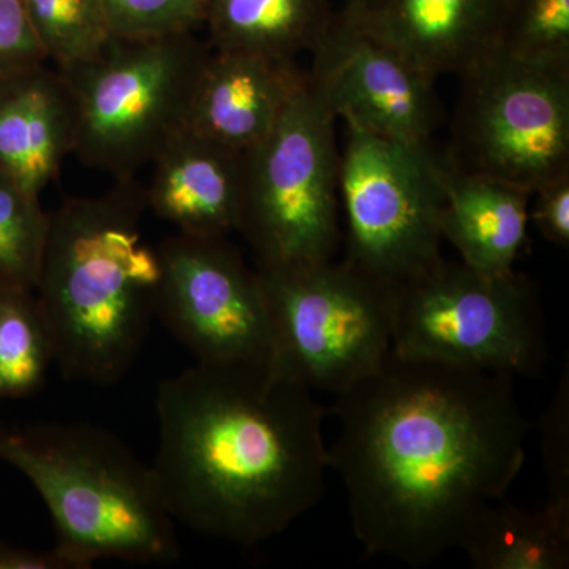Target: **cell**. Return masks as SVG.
<instances>
[{
  "instance_id": "9c48e42d",
  "label": "cell",
  "mask_w": 569,
  "mask_h": 569,
  "mask_svg": "<svg viewBox=\"0 0 569 569\" xmlns=\"http://www.w3.org/2000/svg\"><path fill=\"white\" fill-rule=\"evenodd\" d=\"M445 159L463 173L533 192L569 171V67L493 48L459 74Z\"/></svg>"
},
{
  "instance_id": "3957f363",
  "label": "cell",
  "mask_w": 569,
  "mask_h": 569,
  "mask_svg": "<svg viewBox=\"0 0 569 569\" xmlns=\"http://www.w3.org/2000/svg\"><path fill=\"white\" fill-rule=\"evenodd\" d=\"M146 209L132 179L48 213L33 291L67 380L112 387L144 346L162 280L159 249L142 234Z\"/></svg>"
},
{
  "instance_id": "30bf717a",
  "label": "cell",
  "mask_w": 569,
  "mask_h": 569,
  "mask_svg": "<svg viewBox=\"0 0 569 569\" xmlns=\"http://www.w3.org/2000/svg\"><path fill=\"white\" fill-rule=\"evenodd\" d=\"M346 127L339 176L346 260L396 287L441 258L443 156L432 144H406Z\"/></svg>"
},
{
  "instance_id": "8fae6325",
  "label": "cell",
  "mask_w": 569,
  "mask_h": 569,
  "mask_svg": "<svg viewBox=\"0 0 569 569\" xmlns=\"http://www.w3.org/2000/svg\"><path fill=\"white\" fill-rule=\"evenodd\" d=\"M157 249L162 280L156 317L197 365L269 372L272 329L257 268L228 238L178 233Z\"/></svg>"
},
{
  "instance_id": "484cf974",
  "label": "cell",
  "mask_w": 569,
  "mask_h": 569,
  "mask_svg": "<svg viewBox=\"0 0 569 569\" xmlns=\"http://www.w3.org/2000/svg\"><path fill=\"white\" fill-rule=\"evenodd\" d=\"M50 63L22 0H0V80Z\"/></svg>"
},
{
  "instance_id": "5bb4252c",
  "label": "cell",
  "mask_w": 569,
  "mask_h": 569,
  "mask_svg": "<svg viewBox=\"0 0 569 569\" xmlns=\"http://www.w3.org/2000/svg\"><path fill=\"white\" fill-rule=\"evenodd\" d=\"M306 78L296 61L211 50L186 127L234 151H249L271 132Z\"/></svg>"
},
{
  "instance_id": "52a82bcc",
  "label": "cell",
  "mask_w": 569,
  "mask_h": 569,
  "mask_svg": "<svg viewBox=\"0 0 569 569\" xmlns=\"http://www.w3.org/2000/svg\"><path fill=\"white\" fill-rule=\"evenodd\" d=\"M257 271L271 320V376L337 396L391 355V284L335 258Z\"/></svg>"
},
{
  "instance_id": "d4e9b609",
  "label": "cell",
  "mask_w": 569,
  "mask_h": 569,
  "mask_svg": "<svg viewBox=\"0 0 569 569\" xmlns=\"http://www.w3.org/2000/svg\"><path fill=\"white\" fill-rule=\"evenodd\" d=\"M541 447L548 500L545 507L569 526V376L560 377L556 395L542 415Z\"/></svg>"
},
{
  "instance_id": "cb8c5ba5",
  "label": "cell",
  "mask_w": 569,
  "mask_h": 569,
  "mask_svg": "<svg viewBox=\"0 0 569 569\" xmlns=\"http://www.w3.org/2000/svg\"><path fill=\"white\" fill-rule=\"evenodd\" d=\"M112 36H176L203 28L209 0H102Z\"/></svg>"
},
{
  "instance_id": "44dd1931",
  "label": "cell",
  "mask_w": 569,
  "mask_h": 569,
  "mask_svg": "<svg viewBox=\"0 0 569 569\" xmlns=\"http://www.w3.org/2000/svg\"><path fill=\"white\" fill-rule=\"evenodd\" d=\"M48 61L70 71L92 61L114 39L102 0H22Z\"/></svg>"
},
{
  "instance_id": "ac0fdd59",
  "label": "cell",
  "mask_w": 569,
  "mask_h": 569,
  "mask_svg": "<svg viewBox=\"0 0 569 569\" xmlns=\"http://www.w3.org/2000/svg\"><path fill=\"white\" fill-rule=\"evenodd\" d=\"M336 13L332 0H209L206 43L213 51L296 61L320 47Z\"/></svg>"
},
{
  "instance_id": "277c9868",
  "label": "cell",
  "mask_w": 569,
  "mask_h": 569,
  "mask_svg": "<svg viewBox=\"0 0 569 569\" xmlns=\"http://www.w3.org/2000/svg\"><path fill=\"white\" fill-rule=\"evenodd\" d=\"M0 460L43 498L56 552L71 569L99 560L170 565L179 559L176 522L151 466L102 427L41 422L0 429Z\"/></svg>"
},
{
  "instance_id": "ba28073f",
  "label": "cell",
  "mask_w": 569,
  "mask_h": 569,
  "mask_svg": "<svg viewBox=\"0 0 569 569\" xmlns=\"http://www.w3.org/2000/svg\"><path fill=\"white\" fill-rule=\"evenodd\" d=\"M392 353L440 365L538 377L545 318L526 276L479 274L445 260L395 287Z\"/></svg>"
},
{
  "instance_id": "d6986e66",
  "label": "cell",
  "mask_w": 569,
  "mask_h": 569,
  "mask_svg": "<svg viewBox=\"0 0 569 569\" xmlns=\"http://www.w3.org/2000/svg\"><path fill=\"white\" fill-rule=\"evenodd\" d=\"M458 548L477 569H565L569 526L546 507L531 511L500 498L479 509Z\"/></svg>"
},
{
  "instance_id": "f1b7e54d",
  "label": "cell",
  "mask_w": 569,
  "mask_h": 569,
  "mask_svg": "<svg viewBox=\"0 0 569 569\" xmlns=\"http://www.w3.org/2000/svg\"><path fill=\"white\" fill-rule=\"evenodd\" d=\"M356 0H332V3H337L339 6V9H343V7L351 6V3H355Z\"/></svg>"
},
{
  "instance_id": "7a4b0ae2",
  "label": "cell",
  "mask_w": 569,
  "mask_h": 569,
  "mask_svg": "<svg viewBox=\"0 0 569 569\" xmlns=\"http://www.w3.org/2000/svg\"><path fill=\"white\" fill-rule=\"evenodd\" d=\"M151 463L176 523L252 548L287 530L325 493L326 410L268 370L197 365L156 392Z\"/></svg>"
},
{
  "instance_id": "5b68a950",
  "label": "cell",
  "mask_w": 569,
  "mask_h": 569,
  "mask_svg": "<svg viewBox=\"0 0 569 569\" xmlns=\"http://www.w3.org/2000/svg\"><path fill=\"white\" fill-rule=\"evenodd\" d=\"M337 116L307 71L263 140L244 152L238 233L258 268L331 260L342 242Z\"/></svg>"
},
{
  "instance_id": "6da1fadb",
  "label": "cell",
  "mask_w": 569,
  "mask_h": 569,
  "mask_svg": "<svg viewBox=\"0 0 569 569\" xmlns=\"http://www.w3.org/2000/svg\"><path fill=\"white\" fill-rule=\"evenodd\" d=\"M329 451L369 557L422 568L458 548L526 462L515 377L392 353L336 396Z\"/></svg>"
},
{
  "instance_id": "7402d4cb",
  "label": "cell",
  "mask_w": 569,
  "mask_h": 569,
  "mask_svg": "<svg viewBox=\"0 0 569 569\" xmlns=\"http://www.w3.org/2000/svg\"><path fill=\"white\" fill-rule=\"evenodd\" d=\"M47 231L40 198L0 170V282L36 288Z\"/></svg>"
},
{
  "instance_id": "7c38bea8",
  "label": "cell",
  "mask_w": 569,
  "mask_h": 569,
  "mask_svg": "<svg viewBox=\"0 0 569 569\" xmlns=\"http://www.w3.org/2000/svg\"><path fill=\"white\" fill-rule=\"evenodd\" d=\"M312 56L310 73L346 126L406 144H432L443 119L436 78L358 31L339 11Z\"/></svg>"
},
{
  "instance_id": "2e32d148",
  "label": "cell",
  "mask_w": 569,
  "mask_h": 569,
  "mask_svg": "<svg viewBox=\"0 0 569 569\" xmlns=\"http://www.w3.org/2000/svg\"><path fill=\"white\" fill-rule=\"evenodd\" d=\"M77 107L51 63L0 80V170L40 198L73 156Z\"/></svg>"
},
{
  "instance_id": "603a6c76",
  "label": "cell",
  "mask_w": 569,
  "mask_h": 569,
  "mask_svg": "<svg viewBox=\"0 0 569 569\" xmlns=\"http://www.w3.org/2000/svg\"><path fill=\"white\" fill-rule=\"evenodd\" d=\"M496 48L522 61L569 67V0H508Z\"/></svg>"
},
{
  "instance_id": "e0dca14e",
  "label": "cell",
  "mask_w": 569,
  "mask_h": 569,
  "mask_svg": "<svg viewBox=\"0 0 569 569\" xmlns=\"http://www.w3.org/2000/svg\"><path fill=\"white\" fill-rule=\"evenodd\" d=\"M445 203L441 236L458 250L460 260L482 276L512 274L529 239L530 190L463 173L443 156Z\"/></svg>"
},
{
  "instance_id": "ffe728a7",
  "label": "cell",
  "mask_w": 569,
  "mask_h": 569,
  "mask_svg": "<svg viewBox=\"0 0 569 569\" xmlns=\"http://www.w3.org/2000/svg\"><path fill=\"white\" fill-rule=\"evenodd\" d=\"M52 362L50 329L36 291L0 282V400L36 395Z\"/></svg>"
},
{
  "instance_id": "83f0119b",
  "label": "cell",
  "mask_w": 569,
  "mask_h": 569,
  "mask_svg": "<svg viewBox=\"0 0 569 569\" xmlns=\"http://www.w3.org/2000/svg\"><path fill=\"white\" fill-rule=\"evenodd\" d=\"M0 569H71L54 549L32 550L0 542Z\"/></svg>"
},
{
  "instance_id": "9a60e30c",
  "label": "cell",
  "mask_w": 569,
  "mask_h": 569,
  "mask_svg": "<svg viewBox=\"0 0 569 569\" xmlns=\"http://www.w3.org/2000/svg\"><path fill=\"white\" fill-rule=\"evenodd\" d=\"M151 164L146 204L178 233L212 239L238 230L244 152L183 127Z\"/></svg>"
},
{
  "instance_id": "8992f818",
  "label": "cell",
  "mask_w": 569,
  "mask_h": 569,
  "mask_svg": "<svg viewBox=\"0 0 569 569\" xmlns=\"http://www.w3.org/2000/svg\"><path fill=\"white\" fill-rule=\"evenodd\" d=\"M209 52L194 32L114 37L92 61L62 71L77 107L73 156L132 181L186 127Z\"/></svg>"
},
{
  "instance_id": "4316f807",
  "label": "cell",
  "mask_w": 569,
  "mask_h": 569,
  "mask_svg": "<svg viewBox=\"0 0 569 569\" xmlns=\"http://www.w3.org/2000/svg\"><path fill=\"white\" fill-rule=\"evenodd\" d=\"M530 222L546 241L567 249L569 244V171L531 192Z\"/></svg>"
},
{
  "instance_id": "4fadbf2b",
  "label": "cell",
  "mask_w": 569,
  "mask_h": 569,
  "mask_svg": "<svg viewBox=\"0 0 569 569\" xmlns=\"http://www.w3.org/2000/svg\"><path fill=\"white\" fill-rule=\"evenodd\" d=\"M508 0H356L353 28L432 78L459 74L493 50Z\"/></svg>"
}]
</instances>
